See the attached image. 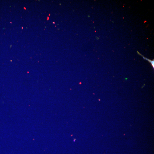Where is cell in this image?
<instances>
[{"mask_svg": "<svg viewBox=\"0 0 154 154\" xmlns=\"http://www.w3.org/2000/svg\"><path fill=\"white\" fill-rule=\"evenodd\" d=\"M137 52L138 53L140 54L142 56L144 59H146L148 61H149L150 62L152 65V66L153 68L154 69V60H151L148 59H147V58H145V57H143L142 55H141V54L139 53L138 52Z\"/></svg>", "mask_w": 154, "mask_h": 154, "instance_id": "cell-1", "label": "cell"}]
</instances>
